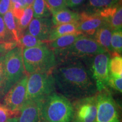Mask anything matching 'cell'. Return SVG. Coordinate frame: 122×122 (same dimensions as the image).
Instances as JSON below:
<instances>
[{
    "mask_svg": "<svg viewBox=\"0 0 122 122\" xmlns=\"http://www.w3.org/2000/svg\"><path fill=\"white\" fill-rule=\"evenodd\" d=\"M80 19V14L64 9L52 13V22L55 26L62 24L71 23L78 22Z\"/></svg>",
    "mask_w": 122,
    "mask_h": 122,
    "instance_id": "9a60e30c",
    "label": "cell"
},
{
    "mask_svg": "<svg viewBox=\"0 0 122 122\" xmlns=\"http://www.w3.org/2000/svg\"><path fill=\"white\" fill-rule=\"evenodd\" d=\"M18 46V44L15 41H4L0 42V56H5L7 53Z\"/></svg>",
    "mask_w": 122,
    "mask_h": 122,
    "instance_id": "f1b7e54d",
    "label": "cell"
},
{
    "mask_svg": "<svg viewBox=\"0 0 122 122\" xmlns=\"http://www.w3.org/2000/svg\"><path fill=\"white\" fill-rule=\"evenodd\" d=\"M33 1H34V0H25V3H26L27 6H28L32 5L33 2Z\"/></svg>",
    "mask_w": 122,
    "mask_h": 122,
    "instance_id": "d590c367",
    "label": "cell"
},
{
    "mask_svg": "<svg viewBox=\"0 0 122 122\" xmlns=\"http://www.w3.org/2000/svg\"><path fill=\"white\" fill-rule=\"evenodd\" d=\"M45 2L51 14L67 7L66 0H45Z\"/></svg>",
    "mask_w": 122,
    "mask_h": 122,
    "instance_id": "4316f807",
    "label": "cell"
},
{
    "mask_svg": "<svg viewBox=\"0 0 122 122\" xmlns=\"http://www.w3.org/2000/svg\"><path fill=\"white\" fill-rule=\"evenodd\" d=\"M110 44L112 51V54H121L122 51V30L112 31Z\"/></svg>",
    "mask_w": 122,
    "mask_h": 122,
    "instance_id": "cb8c5ba5",
    "label": "cell"
},
{
    "mask_svg": "<svg viewBox=\"0 0 122 122\" xmlns=\"http://www.w3.org/2000/svg\"><path fill=\"white\" fill-rule=\"evenodd\" d=\"M110 59L109 70V75L115 77L122 76V58L118 54H112Z\"/></svg>",
    "mask_w": 122,
    "mask_h": 122,
    "instance_id": "603a6c76",
    "label": "cell"
},
{
    "mask_svg": "<svg viewBox=\"0 0 122 122\" xmlns=\"http://www.w3.org/2000/svg\"><path fill=\"white\" fill-rule=\"evenodd\" d=\"M41 112L45 122H71L73 106L69 99L54 92L42 101Z\"/></svg>",
    "mask_w": 122,
    "mask_h": 122,
    "instance_id": "3957f363",
    "label": "cell"
},
{
    "mask_svg": "<svg viewBox=\"0 0 122 122\" xmlns=\"http://www.w3.org/2000/svg\"><path fill=\"white\" fill-rule=\"evenodd\" d=\"M112 31L110 25L106 23L97 30L92 37L102 48L111 55L112 53L110 44Z\"/></svg>",
    "mask_w": 122,
    "mask_h": 122,
    "instance_id": "5bb4252c",
    "label": "cell"
},
{
    "mask_svg": "<svg viewBox=\"0 0 122 122\" xmlns=\"http://www.w3.org/2000/svg\"><path fill=\"white\" fill-rule=\"evenodd\" d=\"M54 79L52 73H34L30 75L27 83L26 101H44L55 92Z\"/></svg>",
    "mask_w": 122,
    "mask_h": 122,
    "instance_id": "8992f818",
    "label": "cell"
},
{
    "mask_svg": "<svg viewBox=\"0 0 122 122\" xmlns=\"http://www.w3.org/2000/svg\"><path fill=\"white\" fill-rule=\"evenodd\" d=\"M97 111L94 122H120L119 114L115 101L106 89L96 94Z\"/></svg>",
    "mask_w": 122,
    "mask_h": 122,
    "instance_id": "ba28073f",
    "label": "cell"
},
{
    "mask_svg": "<svg viewBox=\"0 0 122 122\" xmlns=\"http://www.w3.org/2000/svg\"><path fill=\"white\" fill-rule=\"evenodd\" d=\"M23 61L25 74L52 73L57 64L53 50L47 43L39 46L23 49Z\"/></svg>",
    "mask_w": 122,
    "mask_h": 122,
    "instance_id": "7a4b0ae2",
    "label": "cell"
},
{
    "mask_svg": "<svg viewBox=\"0 0 122 122\" xmlns=\"http://www.w3.org/2000/svg\"><path fill=\"white\" fill-rule=\"evenodd\" d=\"M83 35H84L77 31L76 32L61 36L52 41L47 42V44L53 50L61 49L72 45L79 38L83 36Z\"/></svg>",
    "mask_w": 122,
    "mask_h": 122,
    "instance_id": "2e32d148",
    "label": "cell"
},
{
    "mask_svg": "<svg viewBox=\"0 0 122 122\" xmlns=\"http://www.w3.org/2000/svg\"><path fill=\"white\" fill-rule=\"evenodd\" d=\"M54 25L48 18H34L29 24L25 32L43 41L47 42Z\"/></svg>",
    "mask_w": 122,
    "mask_h": 122,
    "instance_id": "4fadbf2b",
    "label": "cell"
},
{
    "mask_svg": "<svg viewBox=\"0 0 122 122\" xmlns=\"http://www.w3.org/2000/svg\"><path fill=\"white\" fill-rule=\"evenodd\" d=\"M73 117L71 122H94L97 111L96 95L74 100Z\"/></svg>",
    "mask_w": 122,
    "mask_h": 122,
    "instance_id": "9c48e42d",
    "label": "cell"
},
{
    "mask_svg": "<svg viewBox=\"0 0 122 122\" xmlns=\"http://www.w3.org/2000/svg\"><path fill=\"white\" fill-rule=\"evenodd\" d=\"M28 77V76L25 74L9 90L3 97V104L12 111L20 112L26 101Z\"/></svg>",
    "mask_w": 122,
    "mask_h": 122,
    "instance_id": "30bf717a",
    "label": "cell"
},
{
    "mask_svg": "<svg viewBox=\"0 0 122 122\" xmlns=\"http://www.w3.org/2000/svg\"><path fill=\"white\" fill-rule=\"evenodd\" d=\"M23 49L16 46L4 56V96L25 75L23 61Z\"/></svg>",
    "mask_w": 122,
    "mask_h": 122,
    "instance_id": "5b68a950",
    "label": "cell"
},
{
    "mask_svg": "<svg viewBox=\"0 0 122 122\" xmlns=\"http://www.w3.org/2000/svg\"><path fill=\"white\" fill-rule=\"evenodd\" d=\"M10 41L3 18L0 15V42Z\"/></svg>",
    "mask_w": 122,
    "mask_h": 122,
    "instance_id": "4dcf8cb0",
    "label": "cell"
},
{
    "mask_svg": "<svg viewBox=\"0 0 122 122\" xmlns=\"http://www.w3.org/2000/svg\"><path fill=\"white\" fill-rule=\"evenodd\" d=\"M111 54L107 51L89 58V71L95 83L97 92L106 89L109 77V65Z\"/></svg>",
    "mask_w": 122,
    "mask_h": 122,
    "instance_id": "52a82bcc",
    "label": "cell"
},
{
    "mask_svg": "<svg viewBox=\"0 0 122 122\" xmlns=\"http://www.w3.org/2000/svg\"><path fill=\"white\" fill-rule=\"evenodd\" d=\"M3 19L7 30L9 40L18 42L19 39V30L16 19L14 16L11 10L4 15Z\"/></svg>",
    "mask_w": 122,
    "mask_h": 122,
    "instance_id": "e0dca14e",
    "label": "cell"
},
{
    "mask_svg": "<svg viewBox=\"0 0 122 122\" xmlns=\"http://www.w3.org/2000/svg\"><path fill=\"white\" fill-rule=\"evenodd\" d=\"M20 112H14L9 110L2 103H0V122H6L10 119L18 117Z\"/></svg>",
    "mask_w": 122,
    "mask_h": 122,
    "instance_id": "484cf974",
    "label": "cell"
},
{
    "mask_svg": "<svg viewBox=\"0 0 122 122\" xmlns=\"http://www.w3.org/2000/svg\"><path fill=\"white\" fill-rule=\"evenodd\" d=\"M85 0H66L67 6L70 7H76L81 5Z\"/></svg>",
    "mask_w": 122,
    "mask_h": 122,
    "instance_id": "d6a6232c",
    "label": "cell"
},
{
    "mask_svg": "<svg viewBox=\"0 0 122 122\" xmlns=\"http://www.w3.org/2000/svg\"><path fill=\"white\" fill-rule=\"evenodd\" d=\"M4 56H0V100L4 97L5 73H4Z\"/></svg>",
    "mask_w": 122,
    "mask_h": 122,
    "instance_id": "f546056e",
    "label": "cell"
},
{
    "mask_svg": "<svg viewBox=\"0 0 122 122\" xmlns=\"http://www.w3.org/2000/svg\"><path fill=\"white\" fill-rule=\"evenodd\" d=\"M12 4H14V3H19L20 4V5L22 6V7L23 8H25V7H27L26 5V3H25V0H11Z\"/></svg>",
    "mask_w": 122,
    "mask_h": 122,
    "instance_id": "836d02e7",
    "label": "cell"
},
{
    "mask_svg": "<svg viewBox=\"0 0 122 122\" xmlns=\"http://www.w3.org/2000/svg\"><path fill=\"white\" fill-rule=\"evenodd\" d=\"M42 101L27 100L20 110L18 122H45L41 112Z\"/></svg>",
    "mask_w": 122,
    "mask_h": 122,
    "instance_id": "7c38bea8",
    "label": "cell"
},
{
    "mask_svg": "<svg viewBox=\"0 0 122 122\" xmlns=\"http://www.w3.org/2000/svg\"><path fill=\"white\" fill-rule=\"evenodd\" d=\"M106 23V20L97 14L84 11L80 13L77 30L85 36H93Z\"/></svg>",
    "mask_w": 122,
    "mask_h": 122,
    "instance_id": "8fae6325",
    "label": "cell"
},
{
    "mask_svg": "<svg viewBox=\"0 0 122 122\" xmlns=\"http://www.w3.org/2000/svg\"><path fill=\"white\" fill-rule=\"evenodd\" d=\"M32 6L35 18H49L50 16L51 12L45 0H34Z\"/></svg>",
    "mask_w": 122,
    "mask_h": 122,
    "instance_id": "7402d4cb",
    "label": "cell"
},
{
    "mask_svg": "<svg viewBox=\"0 0 122 122\" xmlns=\"http://www.w3.org/2000/svg\"><path fill=\"white\" fill-rule=\"evenodd\" d=\"M121 0H88L85 11L97 14L102 10L119 4Z\"/></svg>",
    "mask_w": 122,
    "mask_h": 122,
    "instance_id": "d6986e66",
    "label": "cell"
},
{
    "mask_svg": "<svg viewBox=\"0 0 122 122\" xmlns=\"http://www.w3.org/2000/svg\"><path fill=\"white\" fill-rule=\"evenodd\" d=\"M107 23L110 25L112 30H122V5L117 9V11L114 13L112 17L110 19Z\"/></svg>",
    "mask_w": 122,
    "mask_h": 122,
    "instance_id": "d4e9b609",
    "label": "cell"
},
{
    "mask_svg": "<svg viewBox=\"0 0 122 122\" xmlns=\"http://www.w3.org/2000/svg\"><path fill=\"white\" fill-rule=\"evenodd\" d=\"M53 51L57 63L69 59H86L106 51L92 37L83 35L69 46Z\"/></svg>",
    "mask_w": 122,
    "mask_h": 122,
    "instance_id": "277c9868",
    "label": "cell"
},
{
    "mask_svg": "<svg viewBox=\"0 0 122 122\" xmlns=\"http://www.w3.org/2000/svg\"><path fill=\"white\" fill-rule=\"evenodd\" d=\"M11 0H0V15H4L12 9Z\"/></svg>",
    "mask_w": 122,
    "mask_h": 122,
    "instance_id": "1f68e13d",
    "label": "cell"
},
{
    "mask_svg": "<svg viewBox=\"0 0 122 122\" xmlns=\"http://www.w3.org/2000/svg\"><path fill=\"white\" fill-rule=\"evenodd\" d=\"M107 86L122 93V77H115L109 75L107 81Z\"/></svg>",
    "mask_w": 122,
    "mask_h": 122,
    "instance_id": "83f0119b",
    "label": "cell"
},
{
    "mask_svg": "<svg viewBox=\"0 0 122 122\" xmlns=\"http://www.w3.org/2000/svg\"><path fill=\"white\" fill-rule=\"evenodd\" d=\"M52 75L56 88L69 100L74 101L97 94L91 73L81 59L57 62Z\"/></svg>",
    "mask_w": 122,
    "mask_h": 122,
    "instance_id": "6da1fadb",
    "label": "cell"
},
{
    "mask_svg": "<svg viewBox=\"0 0 122 122\" xmlns=\"http://www.w3.org/2000/svg\"><path fill=\"white\" fill-rule=\"evenodd\" d=\"M6 122H18V117H15L9 119Z\"/></svg>",
    "mask_w": 122,
    "mask_h": 122,
    "instance_id": "e575fe53",
    "label": "cell"
},
{
    "mask_svg": "<svg viewBox=\"0 0 122 122\" xmlns=\"http://www.w3.org/2000/svg\"><path fill=\"white\" fill-rule=\"evenodd\" d=\"M77 25L78 22L71 23L62 24L54 27L49 36L47 42L52 41L64 35L76 32H77Z\"/></svg>",
    "mask_w": 122,
    "mask_h": 122,
    "instance_id": "ac0fdd59",
    "label": "cell"
},
{
    "mask_svg": "<svg viewBox=\"0 0 122 122\" xmlns=\"http://www.w3.org/2000/svg\"><path fill=\"white\" fill-rule=\"evenodd\" d=\"M46 42L40 40L27 32H25L20 37L17 42L18 46L20 47L23 49L25 48H33L42 45Z\"/></svg>",
    "mask_w": 122,
    "mask_h": 122,
    "instance_id": "44dd1931",
    "label": "cell"
},
{
    "mask_svg": "<svg viewBox=\"0 0 122 122\" xmlns=\"http://www.w3.org/2000/svg\"><path fill=\"white\" fill-rule=\"evenodd\" d=\"M33 12L32 5L28 6L24 9L23 14L22 17L19 20H16L18 30L19 33V38L28 28L29 24L33 19Z\"/></svg>",
    "mask_w": 122,
    "mask_h": 122,
    "instance_id": "ffe728a7",
    "label": "cell"
}]
</instances>
